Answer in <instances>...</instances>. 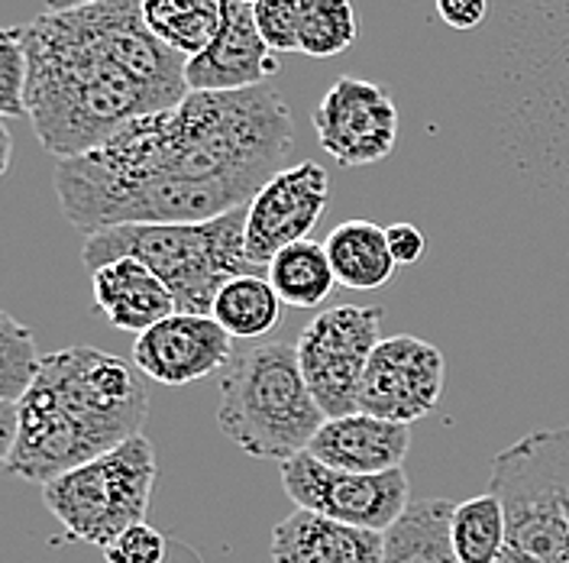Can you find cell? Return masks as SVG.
Masks as SVG:
<instances>
[{
    "label": "cell",
    "mask_w": 569,
    "mask_h": 563,
    "mask_svg": "<svg viewBox=\"0 0 569 563\" xmlns=\"http://www.w3.org/2000/svg\"><path fill=\"white\" fill-rule=\"evenodd\" d=\"M291 146L295 120L276 88L191 91L101 149L62 159L52 181L69 224L88 237L120 224H204L247 208Z\"/></svg>",
    "instance_id": "cell-1"
},
{
    "label": "cell",
    "mask_w": 569,
    "mask_h": 563,
    "mask_svg": "<svg viewBox=\"0 0 569 563\" xmlns=\"http://www.w3.org/2000/svg\"><path fill=\"white\" fill-rule=\"evenodd\" d=\"M27 117L49 156L78 159L133 120L181 105L188 59L146 27L142 0H104L20 27Z\"/></svg>",
    "instance_id": "cell-2"
},
{
    "label": "cell",
    "mask_w": 569,
    "mask_h": 563,
    "mask_svg": "<svg viewBox=\"0 0 569 563\" xmlns=\"http://www.w3.org/2000/svg\"><path fill=\"white\" fill-rule=\"evenodd\" d=\"M146 412V386L123 356L84 344L46 353L20 402V434L3 470L46 486L137 437Z\"/></svg>",
    "instance_id": "cell-3"
},
{
    "label": "cell",
    "mask_w": 569,
    "mask_h": 563,
    "mask_svg": "<svg viewBox=\"0 0 569 563\" xmlns=\"http://www.w3.org/2000/svg\"><path fill=\"white\" fill-rule=\"evenodd\" d=\"M137 259L176 298L181 315H211L213 298L237 276H262L247 256V208L204 224H120L91 234L81 247L84 269Z\"/></svg>",
    "instance_id": "cell-4"
},
{
    "label": "cell",
    "mask_w": 569,
    "mask_h": 563,
    "mask_svg": "<svg viewBox=\"0 0 569 563\" xmlns=\"http://www.w3.org/2000/svg\"><path fill=\"white\" fill-rule=\"evenodd\" d=\"M323 422L327 415L291 344L259 340L233 350V359L220 373L217 424L247 457L282 466L308 454Z\"/></svg>",
    "instance_id": "cell-5"
},
{
    "label": "cell",
    "mask_w": 569,
    "mask_h": 563,
    "mask_svg": "<svg viewBox=\"0 0 569 563\" xmlns=\"http://www.w3.org/2000/svg\"><path fill=\"white\" fill-rule=\"evenodd\" d=\"M489 493L508 522L501 563H569V424L531 431L496 454Z\"/></svg>",
    "instance_id": "cell-6"
},
{
    "label": "cell",
    "mask_w": 569,
    "mask_h": 563,
    "mask_svg": "<svg viewBox=\"0 0 569 563\" xmlns=\"http://www.w3.org/2000/svg\"><path fill=\"white\" fill-rule=\"evenodd\" d=\"M156 476V451L137 434L104 457L81 463L46 483L42 502L69 537L104 551L123 531L146 522Z\"/></svg>",
    "instance_id": "cell-7"
},
{
    "label": "cell",
    "mask_w": 569,
    "mask_h": 563,
    "mask_svg": "<svg viewBox=\"0 0 569 563\" xmlns=\"http://www.w3.org/2000/svg\"><path fill=\"white\" fill-rule=\"evenodd\" d=\"M382 308L333 305L305 324L295 350L301 373L327 418H343L359 412L356 398L366 366L382 344Z\"/></svg>",
    "instance_id": "cell-8"
},
{
    "label": "cell",
    "mask_w": 569,
    "mask_h": 563,
    "mask_svg": "<svg viewBox=\"0 0 569 563\" xmlns=\"http://www.w3.org/2000/svg\"><path fill=\"white\" fill-rule=\"evenodd\" d=\"M282 490L305 512L382 534L411 505V486L405 470L347 473L323 466L311 454L282 463Z\"/></svg>",
    "instance_id": "cell-9"
},
{
    "label": "cell",
    "mask_w": 569,
    "mask_h": 563,
    "mask_svg": "<svg viewBox=\"0 0 569 563\" xmlns=\"http://www.w3.org/2000/svg\"><path fill=\"white\" fill-rule=\"evenodd\" d=\"M443 379V353L415 334H398L372 353L356 405L386 422L415 424L440 405Z\"/></svg>",
    "instance_id": "cell-10"
},
{
    "label": "cell",
    "mask_w": 569,
    "mask_h": 563,
    "mask_svg": "<svg viewBox=\"0 0 569 563\" xmlns=\"http://www.w3.org/2000/svg\"><path fill=\"white\" fill-rule=\"evenodd\" d=\"M320 149L347 169L389 159L398 140V107L386 88L362 78H337L315 110Z\"/></svg>",
    "instance_id": "cell-11"
},
{
    "label": "cell",
    "mask_w": 569,
    "mask_h": 563,
    "mask_svg": "<svg viewBox=\"0 0 569 563\" xmlns=\"http://www.w3.org/2000/svg\"><path fill=\"white\" fill-rule=\"evenodd\" d=\"M330 201V176L318 162H298L269 178L247 205V256L269 269L284 247L308 240Z\"/></svg>",
    "instance_id": "cell-12"
},
{
    "label": "cell",
    "mask_w": 569,
    "mask_h": 563,
    "mask_svg": "<svg viewBox=\"0 0 569 563\" xmlns=\"http://www.w3.org/2000/svg\"><path fill=\"white\" fill-rule=\"evenodd\" d=\"M233 359V337L211 315L176 312L133 344V366L162 386H188L223 373Z\"/></svg>",
    "instance_id": "cell-13"
},
{
    "label": "cell",
    "mask_w": 569,
    "mask_h": 563,
    "mask_svg": "<svg viewBox=\"0 0 569 563\" xmlns=\"http://www.w3.org/2000/svg\"><path fill=\"white\" fill-rule=\"evenodd\" d=\"M279 69H282L279 52L269 49V42L256 30L252 7L230 0L223 30L204 52L188 59L184 78H188V91L194 95H223V91L259 88L272 75H279Z\"/></svg>",
    "instance_id": "cell-14"
},
{
    "label": "cell",
    "mask_w": 569,
    "mask_h": 563,
    "mask_svg": "<svg viewBox=\"0 0 569 563\" xmlns=\"http://www.w3.org/2000/svg\"><path fill=\"white\" fill-rule=\"evenodd\" d=\"M408 451H411V424L386 422L366 412L327 418L308 447V454L323 466L347 470V473L401 470Z\"/></svg>",
    "instance_id": "cell-15"
},
{
    "label": "cell",
    "mask_w": 569,
    "mask_h": 563,
    "mask_svg": "<svg viewBox=\"0 0 569 563\" xmlns=\"http://www.w3.org/2000/svg\"><path fill=\"white\" fill-rule=\"evenodd\" d=\"M386 534L315 512H291L272 529V563H382Z\"/></svg>",
    "instance_id": "cell-16"
},
{
    "label": "cell",
    "mask_w": 569,
    "mask_h": 563,
    "mask_svg": "<svg viewBox=\"0 0 569 563\" xmlns=\"http://www.w3.org/2000/svg\"><path fill=\"white\" fill-rule=\"evenodd\" d=\"M98 312L127 334H146L178 312L172 292L137 259H117L91 273Z\"/></svg>",
    "instance_id": "cell-17"
},
{
    "label": "cell",
    "mask_w": 569,
    "mask_h": 563,
    "mask_svg": "<svg viewBox=\"0 0 569 563\" xmlns=\"http://www.w3.org/2000/svg\"><path fill=\"white\" fill-rule=\"evenodd\" d=\"M327 256L333 266L337 285L353 288V292H376L382 285H389L398 273V263L389 249V234L386 227L372 224V220H343L337 224L327 240Z\"/></svg>",
    "instance_id": "cell-18"
},
{
    "label": "cell",
    "mask_w": 569,
    "mask_h": 563,
    "mask_svg": "<svg viewBox=\"0 0 569 563\" xmlns=\"http://www.w3.org/2000/svg\"><path fill=\"white\" fill-rule=\"evenodd\" d=\"M453 508L457 502L450 498L411 502L386 531L382 563H460L453 551Z\"/></svg>",
    "instance_id": "cell-19"
},
{
    "label": "cell",
    "mask_w": 569,
    "mask_h": 563,
    "mask_svg": "<svg viewBox=\"0 0 569 563\" xmlns=\"http://www.w3.org/2000/svg\"><path fill=\"white\" fill-rule=\"evenodd\" d=\"M230 0H142L146 27L178 56L194 59L223 30Z\"/></svg>",
    "instance_id": "cell-20"
},
{
    "label": "cell",
    "mask_w": 569,
    "mask_h": 563,
    "mask_svg": "<svg viewBox=\"0 0 569 563\" xmlns=\"http://www.w3.org/2000/svg\"><path fill=\"white\" fill-rule=\"evenodd\" d=\"M282 305L269 276H237L213 298L211 317L237 340H259L282 320Z\"/></svg>",
    "instance_id": "cell-21"
},
{
    "label": "cell",
    "mask_w": 569,
    "mask_h": 563,
    "mask_svg": "<svg viewBox=\"0 0 569 563\" xmlns=\"http://www.w3.org/2000/svg\"><path fill=\"white\" fill-rule=\"evenodd\" d=\"M266 276L288 308H318L337 285L327 247L311 240V237L284 247L269 263Z\"/></svg>",
    "instance_id": "cell-22"
},
{
    "label": "cell",
    "mask_w": 569,
    "mask_h": 563,
    "mask_svg": "<svg viewBox=\"0 0 569 563\" xmlns=\"http://www.w3.org/2000/svg\"><path fill=\"white\" fill-rule=\"evenodd\" d=\"M453 551L460 563H501L508 551V522H505V508L496 493L457 502Z\"/></svg>",
    "instance_id": "cell-23"
},
{
    "label": "cell",
    "mask_w": 569,
    "mask_h": 563,
    "mask_svg": "<svg viewBox=\"0 0 569 563\" xmlns=\"http://www.w3.org/2000/svg\"><path fill=\"white\" fill-rule=\"evenodd\" d=\"M298 3H301V27H298L301 56L333 59L353 46L359 27L350 0H298Z\"/></svg>",
    "instance_id": "cell-24"
},
{
    "label": "cell",
    "mask_w": 569,
    "mask_h": 563,
    "mask_svg": "<svg viewBox=\"0 0 569 563\" xmlns=\"http://www.w3.org/2000/svg\"><path fill=\"white\" fill-rule=\"evenodd\" d=\"M42 356L33 334L13 315H0V405H20L39 376Z\"/></svg>",
    "instance_id": "cell-25"
},
{
    "label": "cell",
    "mask_w": 569,
    "mask_h": 563,
    "mask_svg": "<svg viewBox=\"0 0 569 563\" xmlns=\"http://www.w3.org/2000/svg\"><path fill=\"white\" fill-rule=\"evenodd\" d=\"M27 81H30V62H27L23 36H20V27H10L0 36V113L3 117L27 113Z\"/></svg>",
    "instance_id": "cell-26"
},
{
    "label": "cell",
    "mask_w": 569,
    "mask_h": 563,
    "mask_svg": "<svg viewBox=\"0 0 569 563\" xmlns=\"http://www.w3.org/2000/svg\"><path fill=\"white\" fill-rule=\"evenodd\" d=\"M256 30L276 52H298L301 3L298 0H259L252 3Z\"/></svg>",
    "instance_id": "cell-27"
},
{
    "label": "cell",
    "mask_w": 569,
    "mask_h": 563,
    "mask_svg": "<svg viewBox=\"0 0 569 563\" xmlns=\"http://www.w3.org/2000/svg\"><path fill=\"white\" fill-rule=\"evenodd\" d=\"M166 534L152 525H133L127 529L110 547H104L107 563H162L166 561Z\"/></svg>",
    "instance_id": "cell-28"
},
{
    "label": "cell",
    "mask_w": 569,
    "mask_h": 563,
    "mask_svg": "<svg viewBox=\"0 0 569 563\" xmlns=\"http://www.w3.org/2000/svg\"><path fill=\"white\" fill-rule=\"evenodd\" d=\"M437 17L450 30H476L489 17V0H437Z\"/></svg>",
    "instance_id": "cell-29"
},
{
    "label": "cell",
    "mask_w": 569,
    "mask_h": 563,
    "mask_svg": "<svg viewBox=\"0 0 569 563\" xmlns=\"http://www.w3.org/2000/svg\"><path fill=\"white\" fill-rule=\"evenodd\" d=\"M386 234H389V249L398 266H415V263L425 256L427 240H425V234H421V227H415V224H405V220H401V224H391V227H386Z\"/></svg>",
    "instance_id": "cell-30"
},
{
    "label": "cell",
    "mask_w": 569,
    "mask_h": 563,
    "mask_svg": "<svg viewBox=\"0 0 569 563\" xmlns=\"http://www.w3.org/2000/svg\"><path fill=\"white\" fill-rule=\"evenodd\" d=\"M88 3H104V0H46V10L62 13V10H78V7H88Z\"/></svg>",
    "instance_id": "cell-31"
},
{
    "label": "cell",
    "mask_w": 569,
    "mask_h": 563,
    "mask_svg": "<svg viewBox=\"0 0 569 563\" xmlns=\"http://www.w3.org/2000/svg\"><path fill=\"white\" fill-rule=\"evenodd\" d=\"M240 3H249V7H252V3H259V0H240Z\"/></svg>",
    "instance_id": "cell-32"
}]
</instances>
